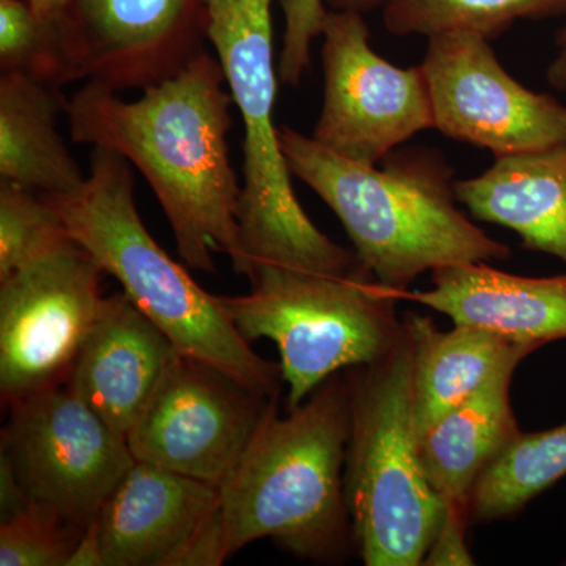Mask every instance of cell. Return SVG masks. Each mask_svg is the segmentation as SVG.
<instances>
[{"label": "cell", "mask_w": 566, "mask_h": 566, "mask_svg": "<svg viewBox=\"0 0 566 566\" xmlns=\"http://www.w3.org/2000/svg\"><path fill=\"white\" fill-rule=\"evenodd\" d=\"M346 375L352 419L345 497L354 547L367 566L424 565L444 524L446 506L420 461L415 348L406 324L385 357L348 368Z\"/></svg>", "instance_id": "8992f818"}, {"label": "cell", "mask_w": 566, "mask_h": 566, "mask_svg": "<svg viewBox=\"0 0 566 566\" xmlns=\"http://www.w3.org/2000/svg\"><path fill=\"white\" fill-rule=\"evenodd\" d=\"M70 241L62 216L43 193L0 180V281Z\"/></svg>", "instance_id": "cb8c5ba5"}, {"label": "cell", "mask_w": 566, "mask_h": 566, "mask_svg": "<svg viewBox=\"0 0 566 566\" xmlns=\"http://www.w3.org/2000/svg\"><path fill=\"white\" fill-rule=\"evenodd\" d=\"M0 66L59 87L82 80L63 20H43L29 0H0Z\"/></svg>", "instance_id": "603a6c76"}, {"label": "cell", "mask_w": 566, "mask_h": 566, "mask_svg": "<svg viewBox=\"0 0 566 566\" xmlns=\"http://www.w3.org/2000/svg\"><path fill=\"white\" fill-rule=\"evenodd\" d=\"M566 476V422L521 433L476 480L469 524L510 520Z\"/></svg>", "instance_id": "44dd1931"}, {"label": "cell", "mask_w": 566, "mask_h": 566, "mask_svg": "<svg viewBox=\"0 0 566 566\" xmlns=\"http://www.w3.org/2000/svg\"><path fill=\"white\" fill-rule=\"evenodd\" d=\"M515 371L495 376L419 436L428 483L444 504L446 515L460 517L468 526L476 480L523 433L510 397Z\"/></svg>", "instance_id": "d6986e66"}, {"label": "cell", "mask_w": 566, "mask_h": 566, "mask_svg": "<svg viewBox=\"0 0 566 566\" xmlns=\"http://www.w3.org/2000/svg\"><path fill=\"white\" fill-rule=\"evenodd\" d=\"M103 271L70 241L0 281V390L13 405L63 385L102 311Z\"/></svg>", "instance_id": "9c48e42d"}, {"label": "cell", "mask_w": 566, "mask_h": 566, "mask_svg": "<svg viewBox=\"0 0 566 566\" xmlns=\"http://www.w3.org/2000/svg\"><path fill=\"white\" fill-rule=\"evenodd\" d=\"M10 408L2 457L25 499L87 527L136 461L128 441L65 382Z\"/></svg>", "instance_id": "ba28073f"}, {"label": "cell", "mask_w": 566, "mask_h": 566, "mask_svg": "<svg viewBox=\"0 0 566 566\" xmlns=\"http://www.w3.org/2000/svg\"><path fill=\"white\" fill-rule=\"evenodd\" d=\"M273 0H218L207 7L208 41L218 52L244 123L240 248L234 273L263 266L345 274L360 266L356 252L334 243L312 222L292 186L274 125Z\"/></svg>", "instance_id": "5b68a950"}, {"label": "cell", "mask_w": 566, "mask_h": 566, "mask_svg": "<svg viewBox=\"0 0 566 566\" xmlns=\"http://www.w3.org/2000/svg\"><path fill=\"white\" fill-rule=\"evenodd\" d=\"M279 395L178 353L128 434L133 457L221 485Z\"/></svg>", "instance_id": "8fae6325"}, {"label": "cell", "mask_w": 566, "mask_h": 566, "mask_svg": "<svg viewBox=\"0 0 566 566\" xmlns=\"http://www.w3.org/2000/svg\"><path fill=\"white\" fill-rule=\"evenodd\" d=\"M337 10L363 11L376 9L386 0H329ZM285 33L279 76L285 84L297 85L311 65V46L315 36L322 35L327 10L323 0H282Z\"/></svg>", "instance_id": "484cf974"}, {"label": "cell", "mask_w": 566, "mask_h": 566, "mask_svg": "<svg viewBox=\"0 0 566 566\" xmlns=\"http://www.w3.org/2000/svg\"><path fill=\"white\" fill-rule=\"evenodd\" d=\"M322 35L324 98L314 139L376 166L417 133L434 128L422 69H400L371 50L363 14L327 11Z\"/></svg>", "instance_id": "30bf717a"}, {"label": "cell", "mask_w": 566, "mask_h": 566, "mask_svg": "<svg viewBox=\"0 0 566 566\" xmlns=\"http://www.w3.org/2000/svg\"><path fill=\"white\" fill-rule=\"evenodd\" d=\"M82 80L114 91L158 84L202 54V0H70L63 17Z\"/></svg>", "instance_id": "4fadbf2b"}, {"label": "cell", "mask_w": 566, "mask_h": 566, "mask_svg": "<svg viewBox=\"0 0 566 566\" xmlns=\"http://www.w3.org/2000/svg\"><path fill=\"white\" fill-rule=\"evenodd\" d=\"M434 129L486 148L495 158L545 150L566 140V106L506 73L490 40L452 31L428 39L420 65Z\"/></svg>", "instance_id": "7c38bea8"}, {"label": "cell", "mask_w": 566, "mask_h": 566, "mask_svg": "<svg viewBox=\"0 0 566 566\" xmlns=\"http://www.w3.org/2000/svg\"><path fill=\"white\" fill-rule=\"evenodd\" d=\"M398 297L536 348L566 340V274L524 277L488 263L460 264L434 271L433 289Z\"/></svg>", "instance_id": "2e32d148"}, {"label": "cell", "mask_w": 566, "mask_h": 566, "mask_svg": "<svg viewBox=\"0 0 566 566\" xmlns=\"http://www.w3.org/2000/svg\"><path fill=\"white\" fill-rule=\"evenodd\" d=\"M405 324L415 348L412 397L419 436L539 349L472 324L441 331L433 319L419 315L406 316Z\"/></svg>", "instance_id": "ac0fdd59"}, {"label": "cell", "mask_w": 566, "mask_h": 566, "mask_svg": "<svg viewBox=\"0 0 566 566\" xmlns=\"http://www.w3.org/2000/svg\"><path fill=\"white\" fill-rule=\"evenodd\" d=\"M455 193L479 221L512 230L524 248L566 266V140L495 158L479 177L455 181Z\"/></svg>", "instance_id": "e0dca14e"}, {"label": "cell", "mask_w": 566, "mask_h": 566, "mask_svg": "<svg viewBox=\"0 0 566 566\" xmlns=\"http://www.w3.org/2000/svg\"><path fill=\"white\" fill-rule=\"evenodd\" d=\"M210 52L126 102L87 81L66 104L71 139L118 153L161 203L178 253L192 270L214 273L212 255L237 259L241 186L230 163L232 93Z\"/></svg>", "instance_id": "6da1fadb"}, {"label": "cell", "mask_w": 566, "mask_h": 566, "mask_svg": "<svg viewBox=\"0 0 566 566\" xmlns=\"http://www.w3.org/2000/svg\"><path fill=\"white\" fill-rule=\"evenodd\" d=\"M279 134L290 172L337 214L365 270L398 294L430 271L512 256L460 210L449 167L434 156H392L378 169L289 126Z\"/></svg>", "instance_id": "7a4b0ae2"}, {"label": "cell", "mask_w": 566, "mask_h": 566, "mask_svg": "<svg viewBox=\"0 0 566 566\" xmlns=\"http://www.w3.org/2000/svg\"><path fill=\"white\" fill-rule=\"evenodd\" d=\"M178 353L125 293L112 294L104 297L65 385L128 441Z\"/></svg>", "instance_id": "9a60e30c"}, {"label": "cell", "mask_w": 566, "mask_h": 566, "mask_svg": "<svg viewBox=\"0 0 566 566\" xmlns=\"http://www.w3.org/2000/svg\"><path fill=\"white\" fill-rule=\"evenodd\" d=\"M547 82L558 91H566V24L557 36V54L547 66Z\"/></svg>", "instance_id": "83f0119b"}, {"label": "cell", "mask_w": 566, "mask_h": 566, "mask_svg": "<svg viewBox=\"0 0 566 566\" xmlns=\"http://www.w3.org/2000/svg\"><path fill=\"white\" fill-rule=\"evenodd\" d=\"M29 2L43 20L61 21L69 9L70 0H29Z\"/></svg>", "instance_id": "f1b7e54d"}, {"label": "cell", "mask_w": 566, "mask_h": 566, "mask_svg": "<svg viewBox=\"0 0 566 566\" xmlns=\"http://www.w3.org/2000/svg\"><path fill=\"white\" fill-rule=\"evenodd\" d=\"M245 296H221L249 342L270 338L281 353L289 409L326 379L385 357L403 335L400 297L360 264L345 274L263 266Z\"/></svg>", "instance_id": "52a82bcc"}, {"label": "cell", "mask_w": 566, "mask_h": 566, "mask_svg": "<svg viewBox=\"0 0 566 566\" xmlns=\"http://www.w3.org/2000/svg\"><path fill=\"white\" fill-rule=\"evenodd\" d=\"M62 87L25 76L0 77V177L31 191L52 196L74 191L85 175L73 158L59 118L69 99Z\"/></svg>", "instance_id": "ffe728a7"}, {"label": "cell", "mask_w": 566, "mask_h": 566, "mask_svg": "<svg viewBox=\"0 0 566 566\" xmlns=\"http://www.w3.org/2000/svg\"><path fill=\"white\" fill-rule=\"evenodd\" d=\"M44 196V193H43ZM103 273L177 346L249 389L281 392V365L259 356L238 331L221 301L205 292L167 255L142 222L134 200L132 164L118 153L93 147L91 169L80 188L44 196Z\"/></svg>", "instance_id": "277c9868"}, {"label": "cell", "mask_w": 566, "mask_h": 566, "mask_svg": "<svg viewBox=\"0 0 566 566\" xmlns=\"http://www.w3.org/2000/svg\"><path fill=\"white\" fill-rule=\"evenodd\" d=\"M84 531L48 506L29 502L0 524V565H69Z\"/></svg>", "instance_id": "d4e9b609"}, {"label": "cell", "mask_w": 566, "mask_h": 566, "mask_svg": "<svg viewBox=\"0 0 566 566\" xmlns=\"http://www.w3.org/2000/svg\"><path fill=\"white\" fill-rule=\"evenodd\" d=\"M219 499L218 485L134 461L98 515L104 566H185Z\"/></svg>", "instance_id": "5bb4252c"}, {"label": "cell", "mask_w": 566, "mask_h": 566, "mask_svg": "<svg viewBox=\"0 0 566 566\" xmlns=\"http://www.w3.org/2000/svg\"><path fill=\"white\" fill-rule=\"evenodd\" d=\"M277 401L219 485L227 556L271 538L305 560L337 564L354 547L345 497L348 375L331 376L285 417Z\"/></svg>", "instance_id": "3957f363"}, {"label": "cell", "mask_w": 566, "mask_h": 566, "mask_svg": "<svg viewBox=\"0 0 566 566\" xmlns=\"http://www.w3.org/2000/svg\"><path fill=\"white\" fill-rule=\"evenodd\" d=\"M69 566H104L102 538H99L98 516L85 527Z\"/></svg>", "instance_id": "4316f807"}, {"label": "cell", "mask_w": 566, "mask_h": 566, "mask_svg": "<svg viewBox=\"0 0 566 566\" xmlns=\"http://www.w3.org/2000/svg\"><path fill=\"white\" fill-rule=\"evenodd\" d=\"M202 2L205 7H208L211 6V3L218 2V0H202Z\"/></svg>", "instance_id": "f546056e"}, {"label": "cell", "mask_w": 566, "mask_h": 566, "mask_svg": "<svg viewBox=\"0 0 566 566\" xmlns=\"http://www.w3.org/2000/svg\"><path fill=\"white\" fill-rule=\"evenodd\" d=\"M566 13V0H386L385 25L394 35L475 32L491 40L517 20Z\"/></svg>", "instance_id": "7402d4cb"}]
</instances>
